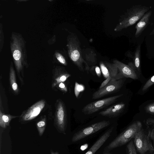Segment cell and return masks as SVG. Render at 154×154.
<instances>
[{
  "label": "cell",
  "mask_w": 154,
  "mask_h": 154,
  "mask_svg": "<svg viewBox=\"0 0 154 154\" xmlns=\"http://www.w3.org/2000/svg\"><path fill=\"white\" fill-rule=\"evenodd\" d=\"M147 112L151 114H154V103L148 105L146 108Z\"/></svg>",
  "instance_id": "27"
},
{
  "label": "cell",
  "mask_w": 154,
  "mask_h": 154,
  "mask_svg": "<svg viewBox=\"0 0 154 154\" xmlns=\"http://www.w3.org/2000/svg\"><path fill=\"white\" fill-rule=\"evenodd\" d=\"M152 11H149L139 20L135 26L136 29L135 36L136 38L138 37L146 28L148 25L152 15Z\"/></svg>",
  "instance_id": "16"
},
{
  "label": "cell",
  "mask_w": 154,
  "mask_h": 154,
  "mask_svg": "<svg viewBox=\"0 0 154 154\" xmlns=\"http://www.w3.org/2000/svg\"><path fill=\"white\" fill-rule=\"evenodd\" d=\"M82 52L83 57L89 66H95L97 63V55L94 51L91 48H86L82 50Z\"/></svg>",
  "instance_id": "17"
},
{
  "label": "cell",
  "mask_w": 154,
  "mask_h": 154,
  "mask_svg": "<svg viewBox=\"0 0 154 154\" xmlns=\"http://www.w3.org/2000/svg\"><path fill=\"white\" fill-rule=\"evenodd\" d=\"M140 45H139L135 50L134 58V63H133L136 71H140Z\"/></svg>",
  "instance_id": "21"
},
{
  "label": "cell",
  "mask_w": 154,
  "mask_h": 154,
  "mask_svg": "<svg viewBox=\"0 0 154 154\" xmlns=\"http://www.w3.org/2000/svg\"><path fill=\"white\" fill-rule=\"evenodd\" d=\"M134 139V144L140 154L154 152V149L149 134H146L143 128L136 133Z\"/></svg>",
  "instance_id": "5"
},
{
  "label": "cell",
  "mask_w": 154,
  "mask_h": 154,
  "mask_svg": "<svg viewBox=\"0 0 154 154\" xmlns=\"http://www.w3.org/2000/svg\"><path fill=\"white\" fill-rule=\"evenodd\" d=\"M148 134L150 140L152 141V144L154 149V128H152L149 131Z\"/></svg>",
  "instance_id": "31"
},
{
  "label": "cell",
  "mask_w": 154,
  "mask_h": 154,
  "mask_svg": "<svg viewBox=\"0 0 154 154\" xmlns=\"http://www.w3.org/2000/svg\"><path fill=\"white\" fill-rule=\"evenodd\" d=\"M4 42V35L3 29V25L1 23L0 24V52L2 51Z\"/></svg>",
  "instance_id": "25"
},
{
  "label": "cell",
  "mask_w": 154,
  "mask_h": 154,
  "mask_svg": "<svg viewBox=\"0 0 154 154\" xmlns=\"http://www.w3.org/2000/svg\"><path fill=\"white\" fill-rule=\"evenodd\" d=\"M26 44V41L21 34L14 32H11L10 41V51L21 83H23V81L21 75L23 76L24 67L29 66Z\"/></svg>",
  "instance_id": "1"
},
{
  "label": "cell",
  "mask_w": 154,
  "mask_h": 154,
  "mask_svg": "<svg viewBox=\"0 0 154 154\" xmlns=\"http://www.w3.org/2000/svg\"><path fill=\"white\" fill-rule=\"evenodd\" d=\"M51 154H60L57 152H54L52 150H51Z\"/></svg>",
  "instance_id": "33"
},
{
  "label": "cell",
  "mask_w": 154,
  "mask_h": 154,
  "mask_svg": "<svg viewBox=\"0 0 154 154\" xmlns=\"http://www.w3.org/2000/svg\"><path fill=\"white\" fill-rule=\"evenodd\" d=\"M125 80L123 79L112 81L110 80L103 87L99 89L92 95L93 99L100 98L119 90L123 86Z\"/></svg>",
  "instance_id": "10"
},
{
  "label": "cell",
  "mask_w": 154,
  "mask_h": 154,
  "mask_svg": "<svg viewBox=\"0 0 154 154\" xmlns=\"http://www.w3.org/2000/svg\"><path fill=\"white\" fill-rule=\"evenodd\" d=\"M113 63L117 66L118 70V73L116 76L112 81H115L123 79L125 78H130L134 79L138 78L133 63L130 62L128 65L120 61L114 60L113 61Z\"/></svg>",
  "instance_id": "7"
},
{
  "label": "cell",
  "mask_w": 154,
  "mask_h": 154,
  "mask_svg": "<svg viewBox=\"0 0 154 154\" xmlns=\"http://www.w3.org/2000/svg\"><path fill=\"white\" fill-rule=\"evenodd\" d=\"M46 125V119L45 116L38 121L36 125L39 135L41 136L43 134Z\"/></svg>",
  "instance_id": "22"
},
{
  "label": "cell",
  "mask_w": 154,
  "mask_h": 154,
  "mask_svg": "<svg viewBox=\"0 0 154 154\" xmlns=\"http://www.w3.org/2000/svg\"><path fill=\"white\" fill-rule=\"evenodd\" d=\"M113 127L109 129L93 144L85 154H94L109 137L113 131Z\"/></svg>",
  "instance_id": "13"
},
{
  "label": "cell",
  "mask_w": 154,
  "mask_h": 154,
  "mask_svg": "<svg viewBox=\"0 0 154 154\" xmlns=\"http://www.w3.org/2000/svg\"><path fill=\"white\" fill-rule=\"evenodd\" d=\"M100 66L101 72L105 79L110 77L112 78L111 80H113L118 73V68L113 63L101 61L100 62Z\"/></svg>",
  "instance_id": "12"
},
{
  "label": "cell",
  "mask_w": 154,
  "mask_h": 154,
  "mask_svg": "<svg viewBox=\"0 0 154 154\" xmlns=\"http://www.w3.org/2000/svg\"><path fill=\"white\" fill-rule=\"evenodd\" d=\"M53 60L56 62L64 66H67V62L65 52L62 51L56 50L53 55Z\"/></svg>",
  "instance_id": "19"
},
{
  "label": "cell",
  "mask_w": 154,
  "mask_h": 154,
  "mask_svg": "<svg viewBox=\"0 0 154 154\" xmlns=\"http://www.w3.org/2000/svg\"><path fill=\"white\" fill-rule=\"evenodd\" d=\"M145 154H154V151L152 152L146 153Z\"/></svg>",
  "instance_id": "34"
},
{
  "label": "cell",
  "mask_w": 154,
  "mask_h": 154,
  "mask_svg": "<svg viewBox=\"0 0 154 154\" xmlns=\"http://www.w3.org/2000/svg\"><path fill=\"white\" fill-rule=\"evenodd\" d=\"M154 84V75L152 76L149 79L146 83L143 86L142 90L143 91H145L148 89L149 87Z\"/></svg>",
  "instance_id": "26"
},
{
  "label": "cell",
  "mask_w": 154,
  "mask_h": 154,
  "mask_svg": "<svg viewBox=\"0 0 154 154\" xmlns=\"http://www.w3.org/2000/svg\"><path fill=\"white\" fill-rule=\"evenodd\" d=\"M91 69H94L95 73L98 76L100 77L101 76V71L100 68L98 66H92Z\"/></svg>",
  "instance_id": "28"
},
{
  "label": "cell",
  "mask_w": 154,
  "mask_h": 154,
  "mask_svg": "<svg viewBox=\"0 0 154 154\" xmlns=\"http://www.w3.org/2000/svg\"><path fill=\"white\" fill-rule=\"evenodd\" d=\"M146 123L148 126L151 127L152 128H154V119L152 118H148L146 119Z\"/></svg>",
  "instance_id": "30"
},
{
  "label": "cell",
  "mask_w": 154,
  "mask_h": 154,
  "mask_svg": "<svg viewBox=\"0 0 154 154\" xmlns=\"http://www.w3.org/2000/svg\"><path fill=\"white\" fill-rule=\"evenodd\" d=\"M111 78L110 77H108L106 79L101 83L100 87H99V89L101 88L106 85L110 81L111 79Z\"/></svg>",
  "instance_id": "32"
},
{
  "label": "cell",
  "mask_w": 154,
  "mask_h": 154,
  "mask_svg": "<svg viewBox=\"0 0 154 154\" xmlns=\"http://www.w3.org/2000/svg\"><path fill=\"white\" fill-rule=\"evenodd\" d=\"M66 47L69 58L82 71L88 72L90 67L84 59L81 48V43L75 33L70 32L67 37Z\"/></svg>",
  "instance_id": "2"
},
{
  "label": "cell",
  "mask_w": 154,
  "mask_h": 154,
  "mask_svg": "<svg viewBox=\"0 0 154 154\" xmlns=\"http://www.w3.org/2000/svg\"><path fill=\"white\" fill-rule=\"evenodd\" d=\"M16 116L5 114L0 111V126L1 128H5L9 125L12 119L16 117Z\"/></svg>",
  "instance_id": "20"
},
{
  "label": "cell",
  "mask_w": 154,
  "mask_h": 154,
  "mask_svg": "<svg viewBox=\"0 0 154 154\" xmlns=\"http://www.w3.org/2000/svg\"><path fill=\"white\" fill-rule=\"evenodd\" d=\"M123 95L120 94L92 102L85 106L82 112L85 115L94 113L115 103L119 98Z\"/></svg>",
  "instance_id": "6"
},
{
  "label": "cell",
  "mask_w": 154,
  "mask_h": 154,
  "mask_svg": "<svg viewBox=\"0 0 154 154\" xmlns=\"http://www.w3.org/2000/svg\"><path fill=\"white\" fill-rule=\"evenodd\" d=\"M85 89L84 86L82 85L79 84L77 82H75V85L74 92L75 97L77 98L80 92L83 91Z\"/></svg>",
  "instance_id": "24"
},
{
  "label": "cell",
  "mask_w": 154,
  "mask_h": 154,
  "mask_svg": "<svg viewBox=\"0 0 154 154\" xmlns=\"http://www.w3.org/2000/svg\"><path fill=\"white\" fill-rule=\"evenodd\" d=\"M149 8L140 5H134L128 9L123 15L120 21L116 26L114 30L120 31L134 24L140 20L149 11Z\"/></svg>",
  "instance_id": "3"
},
{
  "label": "cell",
  "mask_w": 154,
  "mask_h": 154,
  "mask_svg": "<svg viewBox=\"0 0 154 154\" xmlns=\"http://www.w3.org/2000/svg\"><path fill=\"white\" fill-rule=\"evenodd\" d=\"M60 89L63 92H66L67 91V88L66 84L63 82L60 83L58 85Z\"/></svg>",
  "instance_id": "29"
},
{
  "label": "cell",
  "mask_w": 154,
  "mask_h": 154,
  "mask_svg": "<svg viewBox=\"0 0 154 154\" xmlns=\"http://www.w3.org/2000/svg\"><path fill=\"white\" fill-rule=\"evenodd\" d=\"M110 124L109 121L104 120L92 124L75 133L72 137V141L74 143L81 140L108 126Z\"/></svg>",
  "instance_id": "8"
},
{
  "label": "cell",
  "mask_w": 154,
  "mask_h": 154,
  "mask_svg": "<svg viewBox=\"0 0 154 154\" xmlns=\"http://www.w3.org/2000/svg\"><path fill=\"white\" fill-rule=\"evenodd\" d=\"M54 124L58 131L65 134L67 125V114L63 103L61 100L57 102L55 114Z\"/></svg>",
  "instance_id": "9"
},
{
  "label": "cell",
  "mask_w": 154,
  "mask_h": 154,
  "mask_svg": "<svg viewBox=\"0 0 154 154\" xmlns=\"http://www.w3.org/2000/svg\"><path fill=\"white\" fill-rule=\"evenodd\" d=\"M9 75L10 82L11 87L14 92L17 93L19 92V91L16 82L15 71L12 61L11 62L10 64Z\"/></svg>",
  "instance_id": "18"
},
{
  "label": "cell",
  "mask_w": 154,
  "mask_h": 154,
  "mask_svg": "<svg viewBox=\"0 0 154 154\" xmlns=\"http://www.w3.org/2000/svg\"><path fill=\"white\" fill-rule=\"evenodd\" d=\"M54 70L55 73L57 74V77L54 78L52 87H55L60 83H64L71 76L63 67L57 66Z\"/></svg>",
  "instance_id": "14"
},
{
  "label": "cell",
  "mask_w": 154,
  "mask_h": 154,
  "mask_svg": "<svg viewBox=\"0 0 154 154\" xmlns=\"http://www.w3.org/2000/svg\"><path fill=\"white\" fill-rule=\"evenodd\" d=\"M45 104V101L43 100L35 103L22 113L20 116V121L22 122H26L35 118L42 111Z\"/></svg>",
  "instance_id": "11"
},
{
  "label": "cell",
  "mask_w": 154,
  "mask_h": 154,
  "mask_svg": "<svg viewBox=\"0 0 154 154\" xmlns=\"http://www.w3.org/2000/svg\"><path fill=\"white\" fill-rule=\"evenodd\" d=\"M126 148L128 154H137L133 141L131 140L127 144Z\"/></svg>",
  "instance_id": "23"
},
{
  "label": "cell",
  "mask_w": 154,
  "mask_h": 154,
  "mask_svg": "<svg viewBox=\"0 0 154 154\" xmlns=\"http://www.w3.org/2000/svg\"><path fill=\"white\" fill-rule=\"evenodd\" d=\"M142 128V124L140 121H137L133 123L105 147L103 152H108L114 149L129 143L134 138L136 133Z\"/></svg>",
  "instance_id": "4"
},
{
  "label": "cell",
  "mask_w": 154,
  "mask_h": 154,
  "mask_svg": "<svg viewBox=\"0 0 154 154\" xmlns=\"http://www.w3.org/2000/svg\"><path fill=\"white\" fill-rule=\"evenodd\" d=\"M125 106V104L123 103L115 104L100 112L99 114L109 117H115L122 111Z\"/></svg>",
  "instance_id": "15"
},
{
  "label": "cell",
  "mask_w": 154,
  "mask_h": 154,
  "mask_svg": "<svg viewBox=\"0 0 154 154\" xmlns=\"http://www.w3.org/2000/svg\"><path fill=\"white\" fill-rule=\"evenodd\" d=\"M103 154H111V153L110 152H108L105 153Z\"/></svg>",
  "instance_id": "35"
}]
</instances>
